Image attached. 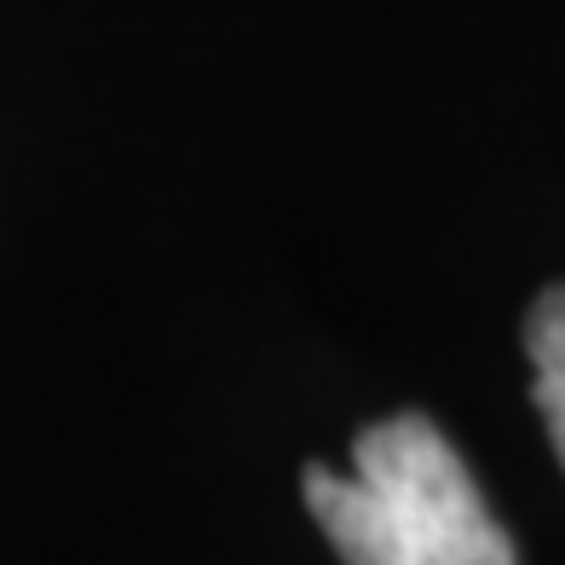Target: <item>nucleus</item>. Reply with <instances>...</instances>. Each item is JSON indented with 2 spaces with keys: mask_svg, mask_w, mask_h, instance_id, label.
Instances as JSON below:
<instances>
[{
  "mask_svg": "<svg viewBox=\"0 0 565 565\" xmlns=\"http://www.w3.org/2000/svg\"><path fill=\"white\" fill-rule=\"evenodd\" d=\"M525 358H531V398L543 409L548 445L565 468V282L543 289L525 312Z\"/></svg>",
  "mask_w": 565,
  "mask_h": 565,
  "instance_id": "f03ea898",
  "label": "nucleus"
},
{
  "mask_svg": "<svg viewBox=\"0 0 565 565\" xmlns=\"http://www.w3.org/2000/svg\"><path fill=\"white\" fill-rule=\"evenodd\" d=\"M306 508L347 565H513L468 461L416 409L352 439V473L306 468Z\"/></svg>",
  "mask_w": 565,
  "mask_h": 565,
  "instance_id": "f257e3e1",
  "label": "nucleus"
}]
</instances>
